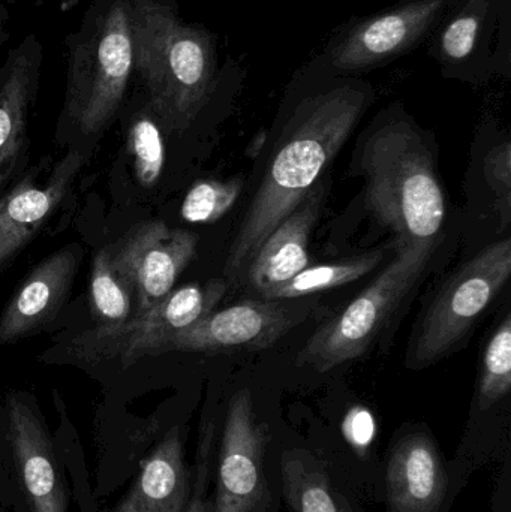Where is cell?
<instances>
[{"label": "cell", "instance_id": "6da1fadb", "mask_svg": "<svg viewBox=\"0 0 511 512\" xmlns=\"http://www.w3.org/2000/svg\"><path fill=\"white\" fill-rule=\"evenodd\" d=\"M368 90L341 86L305 99L285 126L266 176L225 262L239 276L264 240L314 191L369 105Z\"/></svg>", "mask_w": 511, "mask_h": 512}, {"label": "cell", "instance_id": "7a4b0ae2", "mask_svg": "<svg viewBox=\"0 0 511 512\" xmlns=\"http://www.w3.org/2000/svg\"><path fill=\"white\" fill-rule=\"evenodd\" d=\"M135 75L164 131L191 128L215 89L212 33L180 18L173 0H132Z\"/></svg>", "mask_w": 511, "mask_h": 512}, {"label": "cell", "instance_id": "3957f363", "mask_svg": "<svg viewBox=\"0 0 511 512\" xmlns=\"http://www.w3.org/2000/svg\"><path fill=\"white\" fill-rule=\"evenodd\" d=\"M65 47L60 120L80 137L98 138L122 110L135 75L132 0H95Z\"/></svg>", "mask_w": 511, "mask_h": 512}, {"label": "cell", "instance_id": "277c9868", "mask_svg": "<svg viewBox=\"0 0 511 512\" xmlns=\"http://www.w3.org/2000/svg\"><path fill=\"white\" fill-rule=\"evenodd\" d=\"M360 171L369 212L395 233L399 245L437 243L446 200L431 150L410 123L399 120L372 132Z\"/></svg>", "mask_w": 511, "mask_h": 512}, {"label": "cell", "instance_id": "5b68a950", "mask_svg": "<svg viewBox=\"0 0 511 512\" xmlns=\"http://www.w3.org/2000/svg\"><path fill=\"white\" fill-rule=\"evenodd\" d=\"M285 436L258 408L251 388L231 393L216 441L213 512H281Z\"/></svg>", "mask_w": 511, "mask_h": 512}, {"label": "cell", "instance_id": "8992f818", "mask_svg": "<svg viewBox=\"0 0 511 512\" xmlns=\"http://www.w3.org/2000/svg\"><path fill=\"white\" fill-rule=\"evenodd\" d=\"M435 245H399L393 261L341 313L321 325L297 364L326 373L365 354L387 319L422 276Z\"/></svg>", "mask_w": 511, "mask_h": 512}, {"label": "cell", "instance_id": "52a82bcc", "mask_svg": "<svg viewBox=\"0 0 511 512\" xmlns=\"http://www.w3.org/2000/svg\"><path fill=\"white\" fill-rule=\"evenodd\" d=\"M225 292L227 283L219 279L173 289L164 300L123 324L96 325L78 334L66 346V355L86 366L117 360L126 370L141 358L165 354L173 336L210 315Z\"/></svg>", "mask_w": 511, "mask_h": 512}, {"label": "cell", "instance_id": "ba28073f", "mask_svg": "<svg viewBox=\"0 0 511 512\" xmlns=\"http://www.w3.org/2000/svg\"><path fill=\"white\" fill-rule=\"evenodd\" d=\"M511 274V240H501L465 262L443 286L423 319L414 366H429L449 354L503 289Z\"/></svg>", "mask_w": 511, "mask_h": 512}, {"label": "cell", "instance_id": "9c48e42d", "mask_svg": "<svg viewBox=\"0 0 511 512\" xmlns=\"http://www.w3.org/2000/svg\"><path fill=\"white\" fill-rule=\"evenodd\" d=\"M3 409L17 512H69L68 475L38 403L9 391Z\"/></svg>", "mask_w": 511, "mask_h": 512}, {"label": "cell", "instance_id": "30bf717a", "mask_svg": "<svg viewBox=\"0 0 511 512\" xmlns=\"http://www.w3.org/2000/svg\"><path fill=\"white\" fill-rule=\"evenodd\" d=\"M449 462L429 427H399L383 454L381 502L386 512H450Z\"/></svg>", "mask_w": 511, "mask_h": 512}, {"label": "cell", "instance_id": "8fae6325", "mask_svg": "<svg viewBox=\"0 0 511 512\" xmlns=\"http://www.w3.org/2000/svg\"><path fill=\"white\" fill-rule=\"evenodd\" d=\"M450 0H405L351 24L332 47L336 71L360 72L398 59L438 26Z\"/></svg>", "mask_w": 511, "mask_h": 512}, {"label": "cell", "instance_id": "7c38bea8", "mask_svg": "<svg viewBox=\"0 0 511 512\" xmlns=\"http://www.w3.org/2000/svg\"><path fill=\"white\" fill-rule=\"evenodd\" d=\"M111 261L134 294L135 313L164 300L197 254V237L162 221L132 227L111 246Z\"/></svg>", "mask_w": 511, "mask_h": 512}, {"label": "cell", "instance_id": "4fadbf2b", "mask_svg": "<svg viewBox=\"0 0 511 512\" xmlns=\"http://www.w3.org/2000/svg\"><path fill=\"white\" fill-rule=\"evenodd\" d=\"M306 312L282 300H248L227 309L213 310L206 318L180 331L165 352H216L264 349L305 321Z\"/></svg>", "mask_w": 511, "mask_h": 512}, {"label": "cell", "instance_id": "5bb4252c", "mask_svg": "<svg viewBox=\"0 0 511 512\" xmlns=\"http://www.w3.org/2000/svg\"><path fill=\"white\" fill-rule=\"evenodd\" d=\"M86 159L80 150H69L44 183H36V173H32L0 195V271L17 258L56 213Z\"/></svg>", "mask_w": 511, "mask_h": 512}, {"label": "cell", "instance_id": "9a60e30c", "mask_svg": "<svg viewBox=\"0 0 511 512\" xmlns=\"http://www.w3.org/2000/svg\"><path fill=\"white\" fill-rule=\"evenodd\" d=\"M44 47L36 33L21 39L0 66V191L29 147V114L38 95Z\"/></svg>", "mask_w": 511, "mask_h": 512}, {"label": "cell", "instance_id": "2e32d148", "mask_svg": "<svg viewBox=\"0 0 511 512\" xmlns=\"http://www.w3.org/2000/svg\"><path fill=\"white\" fill-rule=\"evenodd\" d=\"M81 256L80 245L71 243L30 271L0 315V346L33 336L56 318L74 285Z\"/></svg>", "mask_w": 511, "mask_h": 512}, {"label": "cell", "instance_id": "e0dca14e", "mask_svg": "<svg viewBox=\"0 0 511 512\" xmlns=\"http://www.w3.org/2000/svg\"><path fill=\"white\" fill-rule=\"evenodd\" d=\"M186 438L185 423L171 424L141 460L128 492L108 512H185L192 492Z\"/></svg>", "mask_w": 511, "mask_h": 512}, {"label": "cell", "instance_id": "ac0fdd59", "mask_svg": "<svg viewBox=\"0 0 511 512\" xmlns=\"http://www.w3.org/2000/svg\"><path fill=\"white\" fill-rule=\"evenodd\" d=\"M323 189L315 188L303 203L269 234L248 264L252 288L266 294L288 282L309 264V236L321 215Z\"/></svg>", "mask_w": 511, "mask_h": 512}, {"label": "cell", "instance_id": "d6986e66", "mask_svg": "<svg viewBox=\"0 0 511 512\" xmlns=\"http://www.w3.org/2000/svg\"><path fill=\"white\" fill-rule=\"evenodd\" d=\"M281 477L288 512H339L332 474L308 442L285 436Z\"/></svg>", "mask_w": 511, "mask_h": 512}, {"label": "cell", "instance_id": "ffe728a7", "mask_svg": "<svg viewBox=\"0 0 511 512\" xmlns=\"http://www.w3.org/2000/svg\"><path fill=\"white\" fill-rule=\"evenodd\" d=\"M383 256V251H372L368 254L344 259V261L306 267L305 270L291 277L288 282L261 295V298L264 300H293V298L318 294V292L348 285V283L362 279L363 276L371 273L383 261Z\"/></svg>", "mask_w": 511, "mask_h": 512}, {"label": "cell", "instance_id": "44dd1931", "mask_svg": "<svg viewBox=\"0 0 511 512\" xmlns=\"http://www.w3.org/2000/svg\"><path fill=\"white\" fill-rule=\"evenodd\" d=\"M89 297L90 310L98 325L123 324L134 316V294L114 268L110 246L93 258Z\"/></svg>", "mask_w": 511, "mask_h": 512}, {"label": "cell", "instance_id": "7402d4cb", "mask_svg": "<svg viewBox=\"0 0 511 512\" xmlns=\"http://www.w3.org/2000/svg\"><path fill=\"white\" fill-rule=\"evenodd\" d=\"M161 122L147 98L129 119L128 152L137 182L150 189L161 179L165 165V141Z\"/></svg>", "mask_w": 511, "mask_h": 512}, {"label": "cell", "instance_id": "603a6c76", "mask_svg": "<svg viewBox=\"0 0 511 512\" xmlns=\"http://www.w3.org/2000/svg\"><path fill=\"white\" fill-rule=\"evenodd\" d=\"M221 412L206 408L198 429L197 448L192 466V492L185 512H213L212 483ZM102 512V511H99Z\"/></svg>", "mask_w": 511, "mask_h": 512}, {"label": "cell", "instance_id": "cb8c5ba5", "mask_svg": "<svg viewBox=\"0 0 511 512\" xmlns=\"http://www.w3.org/2000/svg\"><path fill=\"white\" fill-rule=\"evenodd\" d=\"M242 180H200L185 195L180 215L189 224H213L227 215L240 192Z\"/></svg>", "mask_w": 511, "mask_h": 512}, {"label": "cell", "instance_id": "d4e9b609", "mask_svg": "<svg viewBox=\"0 0 511 512\" xmlns=\"http://www.w3.org/2000/svg\"><path fill=\"white\" fill-rule=\"evenodd\" d=\"M488 0H468L467 5L453 15L452 20L441 30V57L447 62H464L473 54L485 24Z\"/></svg>", "mask_w": 511, "mask_h": 512}, {"label": "cell", "instance_id": "484cf974", "mask_svg": "<svg viewBox=\"0 0 511 512\" xmlns=\"http://www.w3.org/2000/svg\"><path fill=\"white\" fill-rule=\"evenodd\" d=\"M485 177L494 192L495 207L504 225L511 216V144L509 141L494 147L485 158Z\"/></svg>", "mask_w": 511, "mask_h": 512}, {"label": "cell", "instance_id": "4316f807", "mask_svg": "<svg viewBox=\"0 0 511 512\" xmlns=\"http://www.w3.org/2000/svg\"><path fill=\"white\" fill-rule=\"evenodd\" d=\"M0 505L6 511L17 512L18 502L12 477L11 453L8 441H0Z\"/></svg>", "mask_w": 511, "mask_h": 512}, {"label": "cell", "instance_id": "83f0119b", "mask_svg": "<svg viewBox=\"0 0 511 512\" xmlns=\"http://www.w3.org/2000/svg\"><path fill=\"white\" fill-rule=\"evenodd\" d=\"M500 462L501 472L498 477L497 489H495L494 511L510 512L511 450L504 454Z\"/></svg>", "mask_w": 511, "mask_h": 512}, {"label": "cell", "instance_id": "f1b7e54d", "mask_svg": "<svg viewBox=\"0 0 511 512\" xmlns=\"http://www.w3.org/2000/svg\"><path fill=\"white\" fill-rule=\"evenodd\" d=\"M333 483H335V498L338 502L339 512H366L363 502L351 492V489L339 481L333 480Z\"/></svg>", "mask_w": 511, "mask_h": 512}, {"label": "cell", "instance_id": "f546056e", "mask_svg": "<svg viewBox=\"0 0 511 512\" xmlns=\"http://www.w3.org/2000/svg\"><path fill=\"white\" fill-rule=\"evenodd\" d=\"M9 18H11V15H9L8 8H6L5 2L0 0V48H2L9 39Z\"/></svg>", "mask_w": 511, "mask_h": 512}, {"label": "cell", "instance_id": "4dcf8cb0", "mask_svg": "<svg viewBox=\"0 0 511 512\" xmlns=\"http://www.w3.org/2000/svg\"><path fill=\"white\" fill-rule=\"evenodd\" d=\"M264 140H266V134L261 132L255 137L254 143L251 144V147L248 149V155H257L258 150L263 146Z\"/></svg>", "mask_w": 511, "mask_h": 512}, {"label": "cell", "instance_id": "1f68e13d", "mask_svg": "<svg viewBox=\"0 0 511 512\" xmlns=\"http://www.w3.org/2000/svg\"><path fill=\"white\" fill-rule=\"evenodd\" d=\"M6 439L5 409L0 405V441Z\"/></svg>", "mask_w": 511, "mask_h": 512}, {"label": "cell", "instance_id": "d6a6232c", "mask_svg": "<svg viewBox=\"0 0 511 512\" xmlns=\"http://www.w3.org/2000/svg\"><path fill=\"white\" fill-rule=\"evenodd\" d=\"M3 2L12 3V5H14V3H17V0H3Z\"/></svg>", "mask_w": 511, "mask_h": 512}, {"label": "cell", "instance_id": "836d02e7", "mask_svg": "<svg viewBox=\"0 0 511 512\" xmlns=\"http://www.w3.org/2000/svg\"><path fill=\"white\" fill-rule=\"evenodd\" d=\"M0 512H6L5 508H3L2 505H0Z\"/></svg>", "mask_w": 511, "mask_h": 512}]
</instances>
